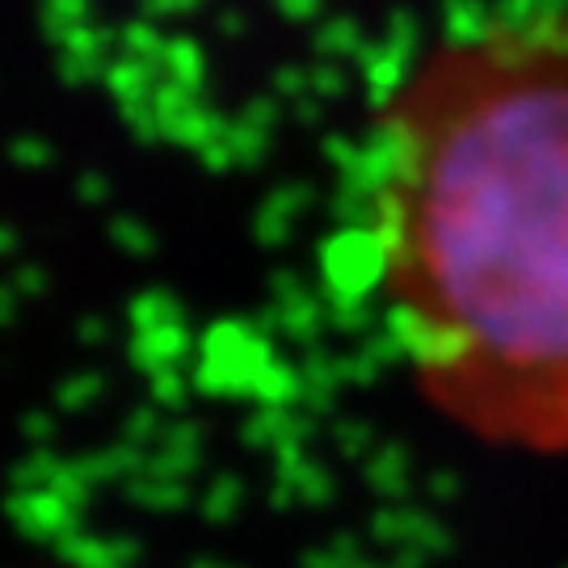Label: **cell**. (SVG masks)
<instances>
[{
    "label": "cell",
    "mask_w": 568,
    "mask_h": 568,
    "mask_svg": "<svg viewBox=\"0 0 568 568\" xmlns=\"http://www.w3.org/2000/svg\"><path fill=\"white\" fill-rule=\"evenodd\" d=\"M354 248L417 400L568 464V4L426 42L371 110Z\"/></svg>",
    "instance_id": "1"
}]
</instances>
